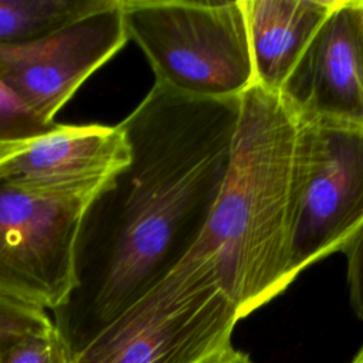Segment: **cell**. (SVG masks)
I'll list each match as a JSON object with an SVG mask.
<instances>
[{
    "mask_svg": "<svg viewBox=\"0 0 363 363\" xmlns=\"http://www.w3.org/2000/svg\"><path fill=\"white\" fill-rule=\"evenodd\" d=\"M238 115L240 96L197 98L155 82L119 123L129 162L86 204L75 285L52 311L71 360L193 251L224 183Z\"/></svg>",
    "mask_w": 363,
    "mask_h": 363,
    "instance_id": "1",
    "label": "cell"
},
{
    "mask_svg": "<svg viewBox=\"0 0 363 363\" xmlns=\"http://www.w3.org/2000/svg\"><path fill=\"white\" fill-rule=\"evenodd\" d=\"M298 119L252 84L240 96L228 170L207 227L189 255L207 259L240 318L292 281V162Z\"/></svg>",
    "mask_w": 363,
    "mask_h": 363,
    "instance_id": "2",
    "label": "cell"
},
{
    "mask_svg": "<svg viewBox=\"0 0 363 363\" xmlns=\"http://www.w3.org/2000/svg\"><path fill=\"white\" fill-rule=\"evenodd\" d=\"M240 319L213 265L187 255L71 363H217Z\"/></svg>",
    "mask_w": 363,
    "mask_h": 363,
    "instance_id": "3",
    "label": "cell"
},
{
    "mask_svg": "<svg viewBox=\"0 0 363 363\" xmlns=\"http://www.w3.org/2000/svg\"><path fill=\"white\" fill-rule=\"evenodd\" d=\"M122 10L156 82L197 98L241 96L255 84L242 0H122Z\"/></svg>",
    "mask_w": 363,
    "mask_h": 363,
    "instance_id": "4",
    "label": "cell"
},
{
    "mask_svg": "<svg viewBox=\"0 0 363 363\" xmlns=\"http://www.w3.org/2000/svg\"><path fill=\"white\" fill-rule=\"evenodd\" d=\"M291 274L340 251L363 223V125L298 121L292 162Z\"/></svg>",
    "mask_w": 363,
    "mask_h": 363,
    "instance_id": "5",
    "label": "cell"
},
{
    "mask_svg": "<svg viewBox=\"0 0 363 363\" xmlns=\"http://www.w3.org/2000/svg\"><path fill=\"white\" fill-rule=\"evenodd\" d=\"M96 193L37 191L0 182L1 296L44 311L64 303L75 285L82 213Z\"/></svg>",
    "mask_w": 363,
    "mask_h": 363,
    "instance_id": "6",
    "label": "cell"
},
{
    "mask_svg": "<svg viewBox=\"0 0 363 363\" xmlns=\"http://www.w3.org/2000/svg\"><path fill=\"white\" fill-rule=\"evenodd\" d=\"M129 40L122 0L16 45H0V81L41 118L55 113Z\"/></svg>",
    "mask_w": 363,
    "mask_h": 363,
    "instance_id": "7",
    "label": "cell"
},
{
    "mask_svg": "<svg viewBox=\"0 0 363 363\" xmlns=\"http://www.w3.org/2000/svg\"><path fill=\"white\" fill-rule=\"evenodd\" d=\"M278 95L298 121L363 125L362 0H337Z\"/></svg>",
    "mask_w": 363,
    "mask_h": 363,
    "instance_id": "8",
    "label": "cell"
},
{
    "mask_svg": "<svg viewBox=\"0 0 363 363\" xmlns=\"http://www.w3.org/2000/svg\"><path fill=\"white\" fill-rule=\"evenodd\" d=\"M118 125H65L0 157V182L54 193H96L129 162Z\"/></svg>",
    "mask_w": 363,
    "mask_h": 363,
    "instance_id": "9",
    "label": "cell"
},
{
    "mask_svg": "<svg viewBox=\"0 0 363 363\" xmlns=\"http://www.w3.org/2000/svg\"><path fill=\"white\" fill-rule=\"evenodd\" d=\"M337 0H242L255 84L279 94Z\"/></svg>",
    "mask_w": 363,
    "mask_h": 363,
    "instance_id": "10",
    "label": "cell"
},
{
    "mask_svg": "<svg viewBox=\"0 0 363 363\" xmlns=\"http://www.w3.org/2000/svg\"><path fill=\"white\" fill-rule=\"evenodd\" d=\"M111 0H0V45L44 37Z\"/></svg>",
    "mask_w": 363,
    "mask_h": 363,
    "instance_id": "11",
    "label": "cell"
},
{
    "mask_svg": "<svg viewBox=\"0 0 363 363\" xmlns=\"http://www.w3.org/2000/svg\"><path fill=\"white\" fill-rule=\"evenodd\" d=\"M58 126V122L35 113L0 81V157L54 132Z\"/></svg>",
    "mask_w": 363,
    "mask_h": 363,
    "instance_id": "12",
    "label": "cell"
},
{
    "mask_svg": "<svg viewBox=\"0 0 363 363\" xmlns=\"http://www.w3.org/2000/svg\"><path fill=\"white\" fill-rule=\"evenodd\" d=\"M0 363H71L54 322L0 337Z\"/></svg>",
    "mask_w": 363,
    "mask_h": 363,
    "instance_id": "13",
    "label": "cell"
},
{
    "mask_svg": "<svg viewBox=\"0 0 363 363\" xmlns=\"http://www.w3.org/2000/svg\"><path fill=\"white\" fill-rule=\"evenodd\" d=\"M52 323L44 309L0 295V337L18 330L43 328Z\"/></svg>",
    "mask_w": 363,
    "mask_h": 363,
    "instance_id": "14",
    "label": "cell"
},
{
    "mask_svg": "<svg viewBox=\"0 0 363 363\" xmlns=\"http://www.w3.org/2000/svg\"><path fill=\"white\" fill-rule=\"evenodd\" d=\"M347 262L349 299L354 315L363 319V223L340 250Z\"/></svg>",
    "mask_w": 363,
    "mask_h": 363,
    "instance_id": "15",
    "label": "cell"
},
{
    "mask_svg": "<svg viewBox=\"0 0 363 363\" xmlns=\"http://www.w3.org/2000/svg\"><path fill=\"white\" fill-rule=\"evenodd\" d=\"M217 363H252L250 356L241 350L230 349Z\"/></svg>",
    "mask_w": 363,
    "mask_h": 363,
    "instance_id": "16",
    "label": "cell"
},
{
    "mask_svg": "<svg viewBox=\"0 0 363 363\" xmlns=\"http://www.w3.org/2000/svg\"><path fill=\"white\" fill-rule=\"evenodd\" d=\"M352 363H363V346H362L360 350L356 353V356L353 357Z\"/></svg>",
    "mask_w": 363,
    "mask_h": 363,
    "instance_id": "17",
    "label": "cell"
},
{
    "mask_svg": "<svg viewBox=\"0 0 363 363\" xmlns=\"http://www.w3.org/2000/svg\"><path fill=\"white\" fill-rule=\"evenodd\" d=\"M362 10H363V0H362Z\"/></svg>",
    "mask_w": 363,
    "mask_h": 363,
    "instance_id": "18",
    "label": "cell"
}]
</instances>
